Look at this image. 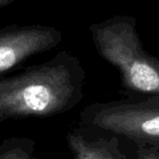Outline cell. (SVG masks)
<instances>
[{
  "mask_svg": "<svg viewBox=\"0 0 159 159\" xmlns=\"http://www.w3.org/2000/svg\"><path fill=\"white\" fill-rule=\"evenodd\" d=\"M84 86L82 62L68 50L16 75H0V123L68 112L83 99Z\"/></svg>",
  "mask_w": 159,
  "mask_h": 159,
  "instance_id": "obj_1",
  "label": "cell"
},
{
  "mask_svg": "<svg viewBox=\"0 0 159 159\" xmlns=\"http://www.w3.org/2000/svg\"><path fill=\"white\" fill-rule=\"evenodd\" d=\"M89 33L98 55L118 69L123 86L142 95H159V58L144 49L136 19L118 14L94 23Z\"/></svg>",
  "mask_w": 159,
  "mask_h": 159,
  "instance_id": "obj_2",
  "label": "cell"
},
{
  "mask_svg": "<svg viewBox=\"0 0 159 159\" xmlns=\"http://www.w3.org/2000/svg\"><path fill=\"white\" fill-rule=\"evenodd\" d=\"M66 143L74 159H130L118 136L81 126L66 134Z\"/></svg>",
  "mask_w": 159,
  "mask_h": 159,
  "instance_id": "obj_5",
  "label": "cell"
},
{
  "mask_svg": "<svg viewBox=\"0 0 159 159\" xmlns=\"http://www.w3.org/2000/svg\"><path fill=\"white\" fill-rule=\"evenodd\" d=\"M81 128L159 150V95L94 102L80 115Z\"/></svg>",
  "mask_w": 159,
  "mask_h": 159,
  "instance_id": "obj_3",
  "label": "cell"
},
{
  "mask_svg": "<svg viewBox=\"0 0 159 159\" xmlns=\"http://www.w3.org/2000/svg\"><path fill=\"white\" fill-rule=\"evenodd\" d=\"M16 0H0V9H3L6 7H9L12 3L16 2Z\"/></svg>",
  "mask_w": 159,
  "mask_h": 159,
  "instance_id": "obj_8",
  "label": "cell"
},
{
  "mask_svg": "<svg viewBox=\"0 0 159 159\" xmlns=\"http://www.w3.org/2000/svg\"><path fill=\"white\" fill-rule=\"evenodd\" d=\"M35 141L29 137H9L0 141V159H39L34 155Z\"/></svg>",
  "mask_w": 159,
  "mask_h": 159,
  "instance_id": "obj_6",
  "label": "cell"
},
{
  "mask_svg": "<svg viewBox=\"0 0 159 159\" xmlns=\"http://www.w3.org/2000/svg\"><path fill=\"white\" fill-rule=\"evenodd\" d=\"M62 38L59 30L48 25L11 24L0 29V75L33 56L53 49Z\"/></svg>",
  "mask_w": 159,
  "mask_h": 159,
  "instance_id": "obj_4",
  "label": "cell"
},
{
  "mask_svg": "<svg viewBox=\"0 0 159 159\" xmlns=\"http://www.w3.org/2000/svg\"><path fill=\"white\" fill-rule=\"evenodd\" d=\"M132 149L133 159H159V150L154 149V148L132 145Z\"/></svg>",
  "mask_w": 159,
  "mask_h": 159,
  "instance_id": "obj_7",
  "label": "cell"
}]
</instances>
